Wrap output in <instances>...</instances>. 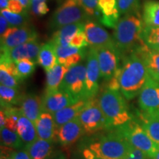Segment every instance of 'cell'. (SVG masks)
<instances>
[{"mask_svg": "<svg viewBox=\"0 0 159 159\" xmlns=\"http://www.w3.org/2000/svg\"><path fill=\"white\" fill-rule=\"evenodd\" d=\"M1 14L7 19L11 27H21L28 25V16L27 12L22 13H14L6 8L1 10Z\"/></svg>", "mask_w": 159, "mask_h": 159, "instance_id": "obj_31", "label": "cell"}, {"mask_svg": "<svg viewBox=\"0 0 159 159\" xmlns=\"http://www.w3.org/2000/svg\"><path fill=\"white\" fill-rule=\"evenodd\" d=\"M37 1H44V2H46L47 0H37Z\"/></svg>", "mask_w": 159, "mask_h": 159, "instance_id": "obj_52", "label": "cell"}, {"mask_svg": "<svg viewBox=\"0 0 159 159\" xmlns=\"http://www.w3.org/2000/svg\"><path fill=\"white\" fill-rule=\"evenodd\" d=\"M98 6L102 14L105 16L120 14L117 7V0H98Z\"/></svg>", "mask_w": 159, "mask_h": 159, "instance_id": "obj_36", "label": "cell"}, {"mask_svg": "<svg viewBox=\"0 0 159 159\" xmlns=\"http://www.w3.org/2000/svg\"><path fill=\"white\" fill-rule=\"evenodd\" d=\"M116 130L133 147L142 150L150 158H152L159 151V148L148 136L142 125H139L134 119L116 128Z\"/></svg>", "mask_w": 159, "mask_h": 159, "instance_id": "obj_6", "label": "cell"}, {"mask_svg": "<svg viewBox=\"0 0 159 159\" xmlns=\"http://www.w3.org/2000/svg\"><path fill=\"white\" fill-rule=\"evenodd\" d=\"M19 105L21 114L34 124L43 112L42 98L35 94H22Z\"/></svg>", "mask_w": 159, "mask_h": 159, "instance_id": "obj_18", "label": "cell"}, {"mask_svg": "<svg viewBox=\"0 0 159 159\" xmlns=\"http://www.w3.org/2000/svg\"><path fill=\"white\" fill-rule=\"evenodd\" d=\"M8 0H0V7H1V10L7 8V6H8Z\"/></svg>", "mask_w": 159, "mask_h": 159, "instance_id": "obj_48", "label": "cell"}, {"mask_svg": "<svg viewBox=\"0 0 159 159\" xmlns=\"http://www.w3.org/2000/svg\"><path fill=\"white\" fill-rule=\"evenodd\" d=\"M37 39L36 30L29 24L21 27H9L5 34L1 36V52L10 50Z\"/></svg>", "mask_w": 159, "mask_h": 159, "instance_id": "obj_10", "label": "cell"}, {"mask_svg": "<svg viewBox=\"0 0 159 159\" xmlns=\"http://www.w3.org/2000/svg\"><path fill=\"white\" fill-rule=\"evenodd\" d=\"M142 39L151 49H159V27L145 26L142 33Z\"/></svg>", "mask_w": 159, "mask_h": 159, "instance_id": "obj_30", "label": "cell"}, {"mask_svg": "<svg viewBox=\"0 0 159 159\" xmlns=\"http://www.w3.org/2000/svg\"><path fill=\"white\" fill-rule=\"evenodd\" d=\"M86 66L83 63L69 67L66 73L60 90L70 94L77 101L85 99Z\"/></svg>", "mask_w": 159, "mask_h": 159, "instance_id": "obj_7", "label": "cell"}, {"mask_svg": "<svg viewBox=\"0 0 159 159\" xmlns=\"http://www.w3.org/2000/svg\"><path fill=\"white\" fill-rule=\"evenodd\" d=\"M7 9L14 13H22L27 12V11H25V9L24 8L22 4L19 0H9Z\"/></svg>", "mask_w": 159, "mask_h": 159, "instance_id": "obj_41", "label": "cell"}, {"mask_svg": "<svg viewBox=\"0 0 159 159\" xmlns=\"http://www.w3.org/2000/svg\"><path fill=\"white\" fill-rule=\"evenodd\" d=\"M6 159H13V156H12V155H11V156H10L9 157H7V158H6Z\"/></svg>", "mask_w": 159, "mask_h": 159, "instance_id": "obj_51", "label": "cell"}, {"mask_svg": "<svg viewBox=\"0 0 159 159\" xmlns=\"http://www.w3.org/2000/svg\"><path fill=\"white\" fill-rule=\"evenodd\" d=\"M84 32L89 45H90L91 47L98 49L114 44V39L106 30L94 20L89 19L85 21Z\"/></svg>", "mask_w": 159, "mask_h": 159, "instance_id": "obj_14", "label": "cell"}, {"mask_svg": "<svg viewBox=\"0 0 159 159\" xmlns=\"http://www.w3.org/2000/svg\"><path fill=\"white\" fill-rule=\"evenodd\" d=\"M84 130L78 117L56 129L57 141L61 145L68 146L74 144L83 136Z\"/></svg>", "mask_w": 159, "mask_h": 159, "instance_id": "obj_16", "label": "cell"}, {"mask_svg": "<svg viewBox=\"0 0 159 159\" xmlns=\"http://www.w3.org/2000/svg\"><path fill=\"white\" fill-rule=\"evenodd\" d=\"M101 77L97 49L90 47L87 54L85 76V99H92L99 90V79Z\"/></svg>", "mask_w": 159, "mask_h": 159, "instance_id": "obj_12", "label": "cell"}, {"mask_svg": "<svg viewBox=\"0 0 159 159\" xmlns=\"http://www.w3.org/2000/svg\"><path fill=\"white\" fill-rule=\"evenodd\" d=\"M142 119L143 128L159 148V117L152 118L143 115Z\"/></svg>", "mask_w": 159, "mask_h": 159, "instance_id": "obj_27", "label": "cell"}, {"mask_svg": "<svg viewBox=\"0 0 159 159\" xmlns=\"http://www.w3.org/2000/svg\"><path fill=\"white\" fill-rule=\"evenodd\" d=\"M21 2V3L22 4L24 8L25 9V11H27V10L30 7V6H31V0H19Z\"/></svg>", "mask_w": 159, "mask_h": 159, "instance_id": "obj_47", "label": "cell"}, {"mask_svg": "<svg viewBox=\"0 0 159 159\" xmlns=\"http://www.w3.org/2000/svg\"><path fill=\"white\" fill-rule=\"evenodd\" d=\"M69 45L72 46V47H77V48H83V47H87L89 45L84 30L79 32V33H77L75 35V36L71 41Z\"/></svg>", "mask_w": 159, "mask_h": 159, "instance_id": "obj_40", "label": "cell"}, {"mask_svg": "<svg viewBox=\"0 0 159 159\" xmlns=\"http://www.w3.org/2000/svg\"><path fill=\"white\" fill-rule=\"evenodd\" d=\"M88 99H82L78 102L74 103V104L66 107L62 110L57 111V112L53 114V117L55 123L56 129L59 127L62 126L66 123L70 122L75 118L79 116L81 111L85 108Z\"/></svg>", "mask_w": 159, "mask_h": 159, "instance_id": "obj_21", "label": "cell"}, {"mask_svg": "<svg viewBox=\"0 0 159 159\" xmlns=\"http://www.w3.org/2000/svg\"><path fill=\"white\" fill-rule=\"evenodd\" d=\"M124 97L119 91L106 89L98 99L107 129L118 128L133 119Z\"/></svg>", "mask_w": 159, "mask_h": 159, "instance_id": "obj_3", "label": "cell"}, {"mask_svg": "<svg viewBox=\"0 0 159 159\" xmlns=\"http://www.w3.org/2000/svg\"><path fill=\"white\" fill-rule=\"evenodd\" d=\"M83 156L85 159H96L97 156L90 148H85L83 152Z\"/></svg>", "mask_w": 159, "mask_h": 159, "instance_id": "obj_44", "label": "cell"}, {"mask_svg": "<svg viewBox=\"0 0 159 159\" xmlns=\"http://www.w3.org/2000/svg\"><path fill=\"white\" fill-rule=\"evenodd\" d=\"M142 20L144 26L159 27V1L147 0L143 6Z\"/></svg>", "mask_w": 159, "mask_h": 159, "instance_id": "obj_26", "label": "cell"}, {"mask_svg": "<svg viewBox=\"0 0 159 159\" xmlns=\"http://www.w3.org/2000/svg\"><path fill=\"white\" fill-rule=\"evenodd\" d=\"M22 94H20L17 89L0 85V98L1 105H19Z\"/></svg>", "mask_w": 159, "mask_h": 159, "instance_id": "obj_28", "label": "cell"}, {"mask_svg": "<svg viewBox=\"0 0 159 159\" xmlns=\"http://www.w3.org/2000/svg\"><path fill=\"white\" fill-rule=\"evenodd\" d=\"M120 75L121 66L116 69L113 76L111 77L107 83V89L111 91L120 90Z\"/></svg>", "mask_w": 159, "mask_h": 159, "instance_id": "obj_39", "label": "cell"}, {"mask_svg": "<svg viewBox=\"0 0 159 159\" xmlns=\"http://www.w3.org/2000/svg\"><path fill=\"white\" fill-rule=\"evenodd\" d=\"M31 9L33 14L38 16L47 14L49 11L46 2L37 1V0H31Z\"/></svg>", "mask_w": 159, "mask_h": 159, "instance_id": "obj_38", "label": "cell"}, {"mask_svg": "<svg viewBox=\"0 0 159 159\" xmlns=\"http://www.w3.org/2000/svg\"><path fill=\"white\" fill-rule=\"evenodd\" d=\"M69 69V67L57 63L51 70L47 71L45 92H52L59 90L66 73Z\"/></svg>", "mask_w": 159, "mask_h": 159, "instance_id": "obj_23", "label": "cell"}, {"mask_svg": "<svg viewBox=\"0 0 159 159\" xmlns=\"http://www.w3.org/2000/svg\"><path fill=\"white\" fill-rule=\"evenodd\" d=\"M97 52L101 77L108 81L119 67L122 54L115 44L100 47L97 49Z\"/></svg>", "mask_w": 159, "mask_h": 159, "instance_id": "obj_11", "label": "cell"}, {"mask_svg": "<svg viewBox=\"0 0 159 159\" xmlns=\"http://www.w3.org/2000/svg\"><path fill=\"white\" fill-rule=\"evenodd\" d=\"M96 159H102V158H97V157Z\"/></svg>", "mask_w": 159, "mask_h": 159, "instance_id": "obj_53", "label": "cell"}, {"mask_svg": "<svg viewBox=\"0 0 159 159\" xmlns=\"http://www.w3.org/2000/svg\"><path fill=\"white\" fill-rule=\"evenodd\" d=\"M134 50L142 57L148 69L149 75L159 81V51L151 49L145 44L144 41Z\"/></svg>", "mask_w": 159, "mask_h": 159, "instance_id": "obj_17", "label": "cell"}, {"mask_svg": "<svg viewBox=\"0 0 159 159\" xmlns=\"http://www.w3.org/2000/svg\"><path fill=\"white\" fill-rule=\"evenodd\" d=\"M37 62L30 59H24L16 62L18 72L21 80L29 77L35 71Z\"/></svg>", "mask_w": 159, "mask_h": 159, "instance_id": "obj_33", "label": "cell"}, {"mask_svg": "<svg viewBox=\"0 0 159 159\" xmlns=\"http://www.w3.org/2000/svg\"><path fill=\"white\" fill-rule=\"evenodd\" d=\"M54 48L55 54L57 55V62H58V63H61V64H63L66 60L69 57H70L71 55L76 54V53H78L83 50V48H77V47H72V46L70 45L66 46V47L54 46Z\"/></svg>", "mask_w": 159, "mask_h": 159, "instance_id": "obj_35", "label": "cell"}, {"mask_svg": "<svg viewBox=\"0 0 159 159\" xmlns=\"http://www.w3.org/2000/svg\"><path fill=\"white\" fill-rule=\"evenodd\" d=\"M132 147L128 140L116 130L92 142L89 148L96 156L102 159H123Z\"/></svg>", "mask_w": 159, "mask_h": 159, "instance_id": "obj_4", "label": "cell"}, {"mask_svg": "<svg viewBox=\"0 0 159 159\" xmlns=\"http://www.w3.org/2000/svg\"><path fill=\"white\" fill-rule=\"evenodd\" d=\"M37 63L43 67L46 72L51 70L55 65L58 63L54 46L50 42L41 45L39 56H38Z\"/></svg>", "mask_w": 159, "mask_h": 159, "instance_id": "obj_25", "label": "cell"}, {"mask_svg": "<svg viewBox=\"0 0 159 159\" xmlns=\"http://www.w3.org/2000/svg\"><path fill=\"white\" fill-rule=\"evenodd\" d=\"M5 128V115L3 111H0V128L2 129Z\"/></svg>", "mask_w": 159, "mask_h": 159, "instance_id": "obj_46", "label": "cell"}, {"mask_svg": "<svg viewBox=\"0 0 159 159\" xmlns=\"http://www.w3.org/2000/svg\"><path fill=\"white\" fill-rule=\"evenodd\" d=\"M76 1L82 6L90 19L94 18L99 21L102 14L99 8L98 0H76Z\"/></svg>", "mask_w": 159, "mask_h": 159, "instance_id": "obj_34", "label": "cell"}, {"mask_svg": "<svg viewBox=\"0 0 159 159\" xmlns=\"http://www.w3.org/2000/svg\"><path fill=\"white\" fill-rule=\"evenodd\" d=\"M35 126L39 139L53 141L56 135V126L52 114L42 112L35 123Z\"/></svg>", "mask_w": 159, "mask_h": 159, "instance_id": "obj_20", "label": "cell"}, {"mask_svg": "<svg viewBox=\"0 0 159 159\" xmlns=\"http://www.w3.org/2000/svg\"><path fill=\"white\" fill-rule=\"evenodd\" d=\"M41 45L38 40L29 41L10 50L1 52V61L17 62L24 59H30L37 62Z\"/></svg>", "mask_w": 159, "mask_h": 159, "instance_id": "obj_13", "label": "cell"}, {"mask_svg": "<svg viewBox=\"0 0 159 159\" xmlns=\"http://www.w3.org/2000/svg\"><path fill=\"white\" fill-rule=\"evenodd\" d=\"M31 159H48L53 153V141L38 138L30 144L25 145Z\"/></svg>", "mask_w": 159, "mask_h": 159, "instance_id": "obj_22", "label": "cell"}, {"mask_svg": "<svg viewBox=\"0 0 159 159\" xmlns=\"http://www.w3.org/2000/svg\"><path fill=\"white\" fill-rule=\"evenodd\" d=\"M13 159H31L30 156L25 149L18 151H13L12 153Z\"/></svg>", "mask_w": 159, "mask_h": 159, "instance_id": "obj_42", "label": "cell"}, {"mask_svg": "<svg viewBox=\"0 0 159 159\" xmlns=\"http://www.w3.org/2000/svg\"><path fill=\"white\" fill-rule=\"evenodd\" d=\"M8 26H10L8 21L1 14L0 16V35H1V36L5 34L7 30L9 28V27H7Z\"/></svg>", "mask_w": 159, "mask_h": 159, "instance_id": "obj_43", "label": "cell"}, {"mask_svg": "<svg viewBox=\"0 0 159 159\" xmlns=\"http://www.w3.org/2000/svg\"><path fill=\"white\" fill-rule=\"evenodd\" d=\"M48 159H66L64 155L61 152H53Z\"/></svg>", "mask_w": 159, "mask_h": 159, "instance_id": "obj_45", "label": "cell"}, {"mask_svg": "<svg viewBox=\"0 0 159 159\" xmlns=\"http://www.w3.org/2000/svg\"><path fill=\"white\" fill-rule=\"evenodd\" d=\"M0 81L1 85L14 89H18L20 82V80L12 75L2 64H0Z\"/></svg>", "mask_w": 159, "mask_h": 159, "instance_id": "obj_37", "label": "cell"}, {"mask_svg": "<svg viewBox=\"0 0 159 159\" xmlns=\"http://www.w3.org/2000/svg\"><path fill=\"white\" fill-rule=\"evenodd\" d=\"M77 102L78 101L70 94L60 89L52 92H45L42 97V111L53 114Z\"/></svg>", "mask_w": 159, "mask_h": 159, "instance_id": "obj_15", "label": "cell"}, {"mask_svg": "<svg viewBox=\"0 0 159 159\" xmlns=\"http://www.w3.org/2000/svg\"><path fill=\"white\" fill-rule=\"evenodd\" d=\"M85 23H76L61 27L53 33L49 42L54 46L66 47L79 32L84 30Z\"/></svg>", "mask_w": 159, "mask_h": 159, "instance_id": "obj_19", "label": "cell"}, {"mask_svg": "<svg viewBox=\"0 0 159 159\" xmlns=\"http://www.w3.org/2000/svg\"><path fill=\"white\" fill-rule=\"evenodd\" d=\"M16 132L26 144H30L38 139L35 124L22 114L19 115L18 119Z\"/></svg>", "mask_w": 159, "mask_h": 159, "instance_id": "obj_24", "label": "cell"}, {"mask_svg": "<svg viewBox=\"0 0 159 159\" xmlns=\"http://www.w3.org/2000/svg\"><path fill=\"white\" fill-rule=\"evenodd\" d=\"M150 159H159V151L153 157H152V158H151Z\"/></svg>", "mask_w": 159, "mask_h": 159, "instance_id": "obj_49", "label": "cell"}, {"mask_svg": "<svg viewBox=\"0 0 159 159\" xmlns=\"http://www.w3.org/2000/svg\"><path fill=\"white\" fill-rule=\"evenodd\" d=\"M120 91L126 99H132L139 94L149 76L144 62L135 50L122 56Z\"/></svg>", "mask_w": 159, "mask_h": 159, "instance_id": "obj_1", "label": "cell"}, {"mask_svg": "<svg viewBox=\"0 0 159 159\" xmlns=\"http://www.w3.org/2000/svg\"><path fill=\"white\" fill-rule=\"evenodd\" d=\"M2 145L13 149H19L23 146V141L17 132L12 131L7 128L1 129Z\"/></svg>", "mask_w": 159, "mask_h": 159, "instance_id": "obj_29", "label": "cell"}, {"mask_svg": "<svg viewBox=\"0 0 159 159\" xmlns=\"http://www.w3.org/2000/svg\"><path fill=\"white\" fill-rule=\"evenodd\" d=\"M78 118L83 125L84 133L88 135H92L97 131L106 128V122L99 106V99H88Z\"/></svg>", "mask_w": 159, "mask_h": 159, "instance_id": "obj_8", "label": "cell"}, {"mask_svg": "<svg viewBox=\"0 0 159 159\" xmlns=\"http://www.w3.org/2000/svg\"><path fill=\"white\" fill-rule=\"evenodd\" d=\"M158 51H159V49H158Z\"/></svg>", "mask_w": 159, "mask_h": 159, "instance_id": "obj_54", "label": "cell"}, {"mask_svg": "<svg viewBox=\"0 0 159 159\" xmlns=\"http://www.w3.org/2000/svg\"><path fill=\"white\" fill-rule=\"evenodd\" d=\"M117 7L122 15L139 14V0H117Z\"/></svg>", "mask_w": 159, "mask_h": 159, "instance_id": "obj_32", "label": "cell"}, {"mask_svg": "<svg viewBox=\"0 0 159 159\" xmlns=\"http://www.w3.org/2000/svg\"><path fill=\"white\" fill-rule=\"evenodd\" d=\"M144 27V21L139 14L125 15L119 19L114 28L113 39L122 56L143 42L142 33Z\"/></svg>", "mask_w": 159, "mask_h": 159, "instance_id": "obj_2", "label": "cell"}, {"mask_svg": "<svg viewBox=\"0 0 159 159\" xmlns=\"http://www.w3.org/2000/svg\"><path fill=\"white\" fill-rule=\"evenodd\" d=\"M139 104L144 116L159 117V81L150 75L139 93Z\"/></svg>", "mask_w": 159, "mask_h": 159, "instance_id": "obj_9", "label": "cell"}, {"mask_svg": "<svg viewBox=\"0 0 159 159\" xmlns=\"http://www.w3.org/2000/svg\"><path fill=\"white\" fill-rule=\"evenodd\" d=\"M90 17L76 0H65L55 10L49 26L51 30H57L64 26L76 23H85Z\"/></svg>", "mask_w": 159, "mask_h": 159, "instance_id": "obj_5", "label": "cell"}, {"mask_svg": "<svg viewBox=\"0 0 159 159\" xmlns=\"http://www.w3.org/2000/svg\"><path fill=\"white\" fill-rule=\"evenodd\" d=\"M123 159H138V158H134V157H131L130 156H128L127 157H125V158Z\"/></svg>", "mask_w": 159, "mask_h": 159, "instance_id": "obj_50", "label": "cell"}]
</instances>
